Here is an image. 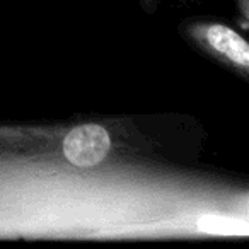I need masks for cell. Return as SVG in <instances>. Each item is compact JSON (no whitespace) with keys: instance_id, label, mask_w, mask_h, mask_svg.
I'll return each mask as SVG.
<instances>
[{"instance_id":"cell-1","label":"cell","mask_w":249,"mask_h":249,"mask_svg":"<svg viewBox=\"0 0 249 249\" xmlns=\"http://www.w3.org/2000/svg\"><path fill=\"white\" fill-rule=\"evenodd\" d=\"M186 35L213 58L237 70L244 79L249 72V45L237 31L218 22H193Z\"/></svg>"},{"instance_id":"cell-2","label":"cell","mask_w":249,"mask_h":249,"mask_svg":"<svg viewBox=\"0 0 249 249\" xmlns=\"http://www.w3.org/2000/svg\"><path fill=\"white\" fill-rule=\"evenodd\" d=\"M62 150L65 159L75 167H94L109 154L111 137L97 123L79 124L65 135Z\"/></svg>"}]
</instances>
